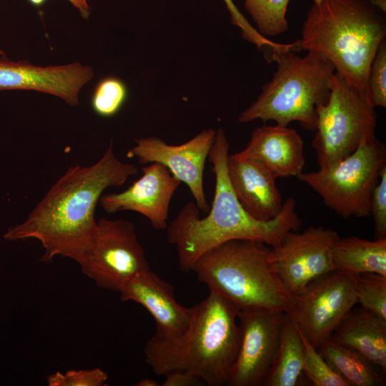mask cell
Returning <instances> with one entry per match:
<instances>
[{
    "instance_id": "cell-1",
    "label": "cell",
    "mask_w": 386,
    "mask_h": 386,
    "mask_svg": "<svg viewBox=\"0 0 386 386\" xmlns=\"http://www.w3.org/2000/svg\"><path fill=\"white\" fill-rule=\"evenodd\" d=\"M137 168L116 157L112 142L94 164L70 167L51 187L27 218L4 234L7 240L34 239L44 254L41 262L60 256L79 264L94 232L95 209L109 187H121Z\"/></svg>"
},
{
    "instance_id": "cell-2",
    "label": "cell",
    "mask_w": 386,
    "mask_h": 386,
    "mask_svg": "<svg viewBox=\"0 0 386 386\" xmlns=\"http://www.w3.org/2000/svg\"><path fill=\"white\" fill-rule=\"evenodd\" d=\"M229 143L224 130H216L208 155L215 176L212 204L204 217L194 202L186 203L168 224L167 237L174 246L180 270L191 271L195 261L209 249L232 239H250L272 247L281 244L287 234L297 230L302 220L295 212L296 202L289 197L279 214L261 221L248 214L236 197L227 173Z\"/></svg>"
},
{
    "instance_id": "cell-3",
    "label": "cell",
    "mask_w": 386,
    "mask_h": 386,
    "mask_svg": "<svg viewBox=\"0 0 386 386\" xmlns=\"http://www.w3.org/2000/svg\"><path fill=\"white\" fill-rule=\"evenodd\" d=\"M239 311L233 303L209 291L204 300L189 307L184 332L171 338L154 335L147 340L146 363L158 375L185 371L207 385H226L239 347Z\"/></svg>"
},
{
    "instance_id": "cell-4",
    "label": "cell",
    "mask_w": 386,
    "mask_h": 386,
    "mask_svg": "<svg viewBox=\"0 0 386 386\" xmlns=\"http://www.w3.org/2000/svg\"><path fill=\"white\" fill-rule=\"evenodd\" d=\"M385 36V13L367 0H313L292 51L323 56L370 102L369 69Z\"/></svg>"
},
{
    "instance_id": "cell-5",
    "label": "cell",
    "mask_w": 386,
    "mask_h": 386,
    "mask_svg": "<svg viewBox=\"0 0 386 386\" xmlns=\"http://www.w3.org/2000/svg\"><path fill=\"white\" fill-rule=\"evenodd\" d=\"M250 239H232L203 253L193 271L209 291L239 310L267 309L288 313L293 296L271 258V249Z\"/></svg>"
},
{
    "instance_id": "cell-6",
    "label": "cell",
    "mask_w": 386,
    "mask_h": 386,
    "mask_svg": "<svg viewBox=\"0 0 386 386\" xmlns=\"http://www.w3.org/2000/svg\"><path fill=\"white\" fill-rule=\"evenodd\" d=\"M292 49H274L267 55L277 70L257 100L239 114L238 123L260 119L288 126L297 122L306 130H315L317 109L329 98L335 69L317 54L300 56Z\"/></svg>"
},
{
    "instance_id": "cell-7",
    "label": "cell",
    "mask_w": 386,
    "mask_h": 386,
    "mask_svg": "<svg viewBox=\"0 0 386 386\" xmlns=\"http://www.w3.org/2000/svg\"><path fill=\"white\" fill-rule=\"evenodd\" d=\"M385 166V147L372 132L345 159L317 171L302 172L297 178L342 217H368L371 194Z\"/></svg>"
},
{
    "instance_id": "cell-8",
    "label": "cell",
    "mask_w": 386,
    "mask_h": 386,
    "mask_svg": "<svg viewBox=\"0 0 386 386\" xmlns=\"http://www.w3.org/2000/svg\"><path fill=\"white\" fill-rule=\"evenodd\" d=\"M316 134L312 145L320 168L352 154L362 138L375 132V108L343 78L335 73L327 101L317 109Z\"/></svg>"
},
{
    "instance_id": "cell-9",
    "label": "cell",
    "mask_w": 386,
    "mask_h": 386,
    "mask_svg": "<svg viewBox=\"0 0 386 386\" xmlns=\"http://www.w3.org/2000/svg\"><path fill=\"white\" fill-rule=\"evenodd\" d=\"M79 264L97 287L119 292L134 276L150 268L134 224L100 219Z\"/></svg>"
},
{
    "instance_id": "cell-10",
    "label": "cell",
    "mask_w": 386,
    "mask_h": 386,
    "mask_svg": "<svg viewBox=\"0 0 386 386\" xmlns=\"http://www.w3.org/2000/svg\"><path fill=\"white\" fill-rule=\"evenodd\" d=\"M356 304V275L335 270L313 280L293 296L287 314L319 350Z\"/></svg>"
},
{
    "instance_id": "cell-11",
    "label": "cell",
    "mask_w": 386,
    "mask_h": 386,
    "mask_svg": "<svg viewBox=\"0 0 386 386\" xmlns=\"http://www.w3.org/2000/svg\"><path fill=\"white\" fill-rule=\"evenodd\" d=\"M289 232L271 249V258L287 290L292 296L317 278L335 270L332 248L340 237L331 228L309 227Z\"/></svg>"
},
{
    "instance_id": "cell-12",
    "label": "cell",
    "mask_w": 386,
    "mask_h": 386,
    "mask_svg": "<svg viewBox=\"0 0 386 386\" xmlns=\"http://www.w3.org/2000/svg\"><path fill=\"white\" fill-rule=\"evenodd\" d=\"M284 314L267 309L239 310V347L226 385H263L277 350Z\"/></svg>"
},
{
    "instance_id": "cell-13",
    "label": "cell",
    "mask_w": 386,
    "mask_h": 386,
    "mask_svg": "<svg viewBox=\"0 0 386 386\" xmlns=\"http://www.w3.org/2000/svg\"><path fill=\"white\" fill-rule=\"evenodd\" d=\"M216 130L204 129L189 141L179 144H167L156 137H141L127 154L136 157L140 164L157 162L189 189L194 202L203 212H208L209 205L204 189L205 162L212 148Z\"/></svg>"
},
{
    "instance_id": "cell-14",
    "label": "cell",
    "mask_w": 386,
    "mask_h": 386,
    "mask_svg": "<svg viewBox=\"0 0 386 386\" xmlns=\"http://www.w3.org/2000/svg\"><path fill=\"white\" fill-rule=\"evenodd\" d=\"M94 74L91 66L80 62L39 66L12 61L0 55V90H31L51 94L70 106H77L81 89Z\"/></svg>"
},
{
    "instance_id": "cell-15",
    "label": "cell",
    "mask_w": 386,
    "mask_h": 386,
    "mask_svg": "<svg viewBox=\"0 0 386 386\" xmlns=\"http://www.w3.org/2000/svg\"><path fill=\"white\" fill-rule=\"evenodd\" d=\"M142 171V177L127 189L102 194L99 204L109 214L121 211L138 212L148 219L154 229H166L170 202L181 182L157 162L149 164Z\"/></svg>"
},
{
    "instance_id": "cell-16",
    "label": "cell",
    "mask_w": 386,
    "mask_h": 386,
    "mask_svg": "<svg viewBox=\"0 0 386 386\" xmlns=\"http://www.w3.org/2000/svg\"><path fill=\"white\" fill-rule=\"evenodd\" d=\"M120 299L139 304L152 315L156 324L155 335L171 338L187 329L189 307L176 300L172 285L151 269L129 279L121 289Z\"/></svg>"
},
{
    "instance_id": "cell-17",
    "label": "cell",
    "mask_w": 386,
    "mask_h": 386,
    "mask_svg": "<svg viewBox=\"0 0 386 386\" xmlns=\"http://www.w3.org/2000/svg\"><path fill=\"white\" fill-rule=\"evenodd\" d=\"M227 173L236 197L252 217L267 221L279 214L283 202L276 178L260 163L238 152L229 154Z\"/></svg>"
},
{
    "instance_id": "cell-18",
    "label": "cell",
    "mask_w": 386,
    "mask_h": 386,
    "mask_svg": "<svg viewBox=\"0 0 386 386\" xmlns=\"http://www.w3.org/2000/svg\"><path fill=\"white\" fill-rule=\"evenodd\" d=\"M239 154L260 163L276 179L298 177L305 165L304 142L293 128L275 124L256 128Z\"/></svg>"
},
{
    "instance_id": "cell-19",
    "label": "cell",
    "mask_w": 386,
    "mask_h": 386,
    "mask_svg": "<svg viewBox=\"0 0 386 386\" xmlns=\"http://www.w3.org/2000/svg\"><path fill=\"white\" fill-rule=\"evenodd\" d=\"M386 372V320L362 307L352 309L331 337Z\"/></svg>"
},
{
    "instance_id": "cell-20",
    "label": "cell",
    "mask_w": 386,
    "mask_h": 386,
    "mask_svg": "<svg viewBox=\"0 0 386 386\" xmlns=\"http://www.w3.org/2000/svg\"><path fill=\"white\" fill-rule=\"evenodd\" d=\"M332 261L336 271L386 277V237L373 241L355 236L339 237L332 248Z\"/></svg>"
},
{
    "instance_id": "cell-21",
    "label": "cell",
    "mask_w": 386,
    "mask_h": 386,
    "mask_svg": "<svg viewBox=\"0 0 386 386\" xmlns=\"http://www.w3.org/2000/svg\"><path fill=\"white\" fill-rule=\"evenodd\" d=\"M305 354L297 325L285 313L277 350L263 386H297L305 375Z\"/></svg>"
},
{
    "instance_id": "cell-22",
    "label": "cell",
    "mask_w": 386,
    "mask_h": 386,
    "mask_svg": "<svg viewBox=\"0 0 386 386\" xmlns=\"http://www.w3.org/2000/svg\"><path fill=\"white\" fill-rule=\"evenodd\" d=\"M350 386H380L383 372L355 350L330 338L318 350ZM380 369V368H379Z\"/></svg>"
},
{
    "instance_id": "cell-23",
    "label": "cell",
    "mask_w": 386,
    "mask_h": 386,
    "mask_svg": "<svg viewBox=\"0 0 386 386\" xmlns=\"http://www.w3.org/2000/svg\"><path fill=\"white\" fill-rule=\"evenodd\" d=\"M289 2L290 0H244V5L257 30L265 37H271L288 31L286 16Z\"/></svg>"
},
{
    "instance_id": "cell-24",
    "label": "cell",
    "mask_w": 386,
    "mask_h": 386,
    "mask_svg": "<svg viewBox=\"0 0 386 386\" xmlns=\"http://www.w3.org/2000/svg\"><path fill=\"white\" fill-rule=\"evenodd\" d=\"M305 354V374L315 386H350L297 325Z\"/></svg>"
},
{
    "instance_id": "cell-25",
    "label": "cell",
    "mask_w": 386,
    "mask_h": 386,
    "mask_svg": "<svg viewBox=\"0 0 386 386\" xmlns=\"http://www.w3.org/2000/svg\"><path fill=\"white\" fill-rule=\"evenodd\" d=\"M126 84L120 79L108 76L102 79L96 86L91 96V104L94 112L102 117L117 114L127 98Z\"/></svg>"
},
{
    "instance_id": "cell-26",
    "label": "cell",
    "mask_w": 386,
    "mask_h": 386,
    "mask_svg": "<svg viewBox=\"0 0 386 386\" xmlns=\"http://www.w3.org/2000/svg\"><path fill=\"white\" fill-rule=\"evenodd\" d=\"M357 303L386 320V277L376 273L356 275Z\"/></svg>"
},
{
    "instance_id": "cell-27",
    "label": "cell",
    "mask_w": 386,
    "mask_h": 386,
    "mask_svg": "<svg viewBox=\"0 0 386 386\" xmlns=\"http://www.w3.org/2000/svg\"><path fill=\"white\" fill-rule=\"evenodd\" d=\"M367 93L371 105L386 107V41L380 44L367 76Z\"/></svg>"
},
{
    "instance_id": "cell-28",
    "label": "cell",
    "mask_w": 386,
    "mask_h": 386,
    "mask_svg": "<svg viewBox=\"0 0 386 386\" xmlns=\"http://www.w3.org/2000/svg\"><path fill=\"white\" fill-rule=\"evenodd\" d=\"M49 386H104L108 375L96 367L90 370H69L56 372L46 377Z\"/></svg>"
},
{
    "instance_id": "cell-29",
    "label": "cell",
    "mask_w": 386,
    "mask_h": 386,
    "mask_svg": "<svg viewBox=\"0 0 386 386\" xmlns=\"http://www.w3.org/2000/svg\"><path fill=\"white\" fill-rule=\"evenodd\" d=\"M370 212L375 223L376 239L386 237V166L375 186L370 201Z\"/></svg>"
},
{
    "instance_id": "cell-30",
    "label": "cell",
    "mask_w": 386,
    "mask_h": 386,
    "mask_svg": "<svg viewBox=\"0 0 386 386\" xmlns=\"http://www.w3.org/2000/svg\"><path fill=\"white\" fill-rule=\"evenodd\" d=\"M229 13L231 23L240 29L242 37L247 41L254 44L258 49L265 50L274 48L277 43L262 35L256 28L250 24L233 0H223Z\"/></svg>"
},
{
    "instance_id": "cell-31",
    "label": "cell",
    "mask_w": 386,
    "mask_h": 386,
    "mask_svg": "<svg viewBox=\"0 0 386 386\" xmlns=\"http://www.w3.org/2000/svg\"><path fill=\"white\" fill-rule=\"evenodd\" d=\"M166 377L162 386H195L203 382L192 374L185 371H173L164 375Z\"/></svg>"
},
{
    "instance_id": "cell-32",
    "label": "cell",
    "mask_w": 386,
    "mask_h": 386,
    "mask_svg": "<svg viewBox=\"0 0 386 386\" xmlns=\"http://www.w3.org/2000/svg\"><path fill=\"white\" fill-rule=\"evenodd\" d=\"M46 0H29V1L35 5V6H40ZM70 4H71L74 8H76L81 16L84 18V19H88L89 18L91 8L89 4V0H67Z\"/></svg>"
},
{
    "instance_id": "cell-33",
    "label": "cell",
    "mask_w": 386,
    "mask_h": 386,
    "mask_svg": "<svg viewBox=\"0 0 386 386\" xmlns=\"http://www.w3.org/2000/svg\"><path fill=\"white\" fill-rule=\"evenodd\" d=\"M136 386H159V384L154 380L144 378L135 384Z\"/></svg>"
},
{
    "instance_id": "cell-34",
    "label": "cell",
    "mask_w": 386,
    "mask_h": 386,
    "mask_svg": "<svg viewBox=\"0 0 386 386\" xmlns=\"http://www.w3.org/2000/svg\"><path fill=\"white\" fill-rule=\"evenodd\" d=\"M372 5L386 13V0H367Z\"/></svg>"
},
{
    "instance_id": "cell-35",
    "label": "cell",
    "mask_w": 386,
    "mask_h": 386,
    "mask_svg": "<svg viewBox=\"0 0 386 386\" xmlns=\"http://www.w3.org/2000/svg\"><path fill=\"white\" fill-rule=\"evenodd\" d=\"M0 55L1 56H6L5 52L1 49H0Z\"/></svg>"
}]
</instances>
